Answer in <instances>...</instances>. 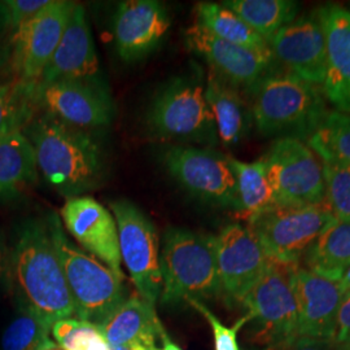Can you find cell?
I'll return each instance as SVG.
<instances>
[{
  "label": "cell",
  "instance_id": "30bf717a",
  "mask_svg": "<svg viewBox=\"0 0 350 350\" xmlns=\"http://www.w3.org/2000/svg\"><path fill=\"white\" fill-rule=\"evenodd\" d=\"M295 266L271 261L241 302L248 319L257 325V340L270 350L297 340V302L292 287Z\"/></svg>",
  "mask_w": 350,
  "mask_h": 350
},
{
  "label": "cell",
  "instance_id": "44dd1931",
  "mask_svg": "<svg viewBox=\"0 0 350 350\" xmlns=\"http://www.w3.org/2000/svg\"><path fill=\"white\" fill-rule=\"evenodd\" d=\"M325 38L322 91L338 112L350 113V11L335 4L318 8Z\"/></svg>",
  "mask_w": 350,
  "mask_h": 350
},
{
  "label": "cell",
  "instance_id": "d4e9b609",
  "mask_svg": "<svg viewBox=\"0 0 350 350\" xmlns=\"http://www.w3.org/2000/svg\"><path fill=\"white\" fill-rule=\"evenodd\" d=\"M228 161L237 176L238 214L243 219L250 221V218L278 206L263 157L252 163H244L228 156Z\"/></svg>",
  "mask_w": 350,
  "mask_h": 350
},
{
  "label": "cell",
  "instance_id": "4316f807",
  "mask_svg": "<svg viewBox=\"0 0 350 350\" xmlns=\"http://www.w3.org/2000/svg\"><path fill=\"white\" fill-rule=\"evenodd\" d=\"M195 14L198 24L222 40L248 50H270L262 37L222 3L200 1L195 7Z\"/></svg>",
  "mask_w": 350,
  "mask_h": 350
},
{
  "label": "cell",
  "instance_id": "cb8c5ba5",
  "mask_svg": "<svg viewBox=\"0 0 350 350\" xmlns=\"http://www.w3.org/2000/svg\"><path fill=\"white\" fill-rule=\"evenodd\" d=\"M36 153L24 131L0 138V202L16 200L38 179Z\"/></svg>",
  "mask_w": 350,
  "mask_h": 350
},
{
  "label": "cell",
  "instance_id": "5b68a950",
  "mask_svg": "<svg viewBox=\"0 0 350 350\" xmlns=\"http://www.w3.org/2000/svg\"><path fill=\"white\" fill-rule=\"evenodd\" d=\"M160 265L163 289L159 300L163 305L221 296L212 235L169 227L163 234Z\"/></svg>",
  "mask_w": 350,
  "mask_h": 350
},
{
  "label": "cell",
  "instance_id": "4fadbf2b",
  "mask_svg": "<svg viewBox=\"0 0 350 350\" xmlns=\"http://www.w3.org/2000/svg\"><path fill=\"white\" fill-rule=\"evenodd\" d=\"M34 96L39 112L49 113L68 125L88 131L109 125L114 116L111 94L101 79L37 83Z\"/></svg>",
  "mask_w": 350,
  "mask_h": 350
},
{
  "label": "cell",
  "instance_id": "ba28073f",
  "mask_svg": "<svg viewBox=\"0 0 350 350\" xmlns=\"http://www.w3.org/2000/svg\"><path fill=\"white\" fill-rule=\"evenodd\" d=\"M161 161L169 175L189 195L238 213L237 176L228 156L212 148L174 144L163 150Z\"/></svg>",
  "mask_w": 350,
  "mask_h": 350
},
{
  "label": "cell",
  "instance_id": "8d00e7d4",
  "mask_svg": "<svg viewBox=\"0 0 350 350\" xmlns=\"http://www.w3.org/2000/svg\"><path fill=\"white\" fill-rule=\"evenodd\" d=\"M11 289V250L0 235V295Z\"/></svg>",
  "mask_w": 350,
  "mask_h": 350
},
{
  "label": "cell",
  "instance_id": "7c38bea8",
  "mask_svg": "<svg viewBox=\"0 0 350 350\" xmlns=\"http://www.w3.org/2000/svg\"><path fill=\"white\" fill-rule=\"evenodd\" d=\"M75 4L68 0H50L13 33L8 59L16 81L37 85L60 43Z\"/></svg>",
  "mask_w": 350,
  "mask_h": 350
},
{
  "label": "cell",
  "instance_id": "f35d334b",
  "mask_svg": "<svg viewBox=\"0 0 350 350\" xmlns=\"http://www.w3.org/2000/svg\"><path fill=\"white\" fill-rule=\"evenodd\" d=\"M11 31L8 30V27L5 25V21L1 16L0 12V59H1V43H3V39H7L8 42H11Z\"/></svg>",
  "mask_w": 350,
  "mask_h": 350
},
{
  "label": "cell",
  "instance_id": "83f0119b",
  "mask_svg": "<svg viewBox=\"0 0 350 350\" xmlns=\"http://www.w3.org/2000/svg\"><path fill=\"white\" fill-rule=\"evenodd\" d=\"M222 4L238 14L267 44L276 33L297 18L300 4L293 0H226Z\"/></svg>",
  "mask_w": 350,
  "mask_h": 350
},
{
  "label": "cell",
  "instance_id": "60d3db41",
  "mask_svg": "<svg viewBox=\"0 0 350 350\" xmlns=\"http://www.w3.org/2000/svg\"><path fill=\"white\" fill-rule=\"evenodd\" d=\"M161 341H163V348L160 349V348H157L156 350H183L182 348H179L175 342L172 341V338L167 336V334L165 332L163 335V338H161Z\"/></svg>",
  "mask_w": 350,
  "mask_h": 350
},
{
  "label": "cell",
  "instance_id": "b9f144b4",
  "mask_svg": "<svg viewBox=\"0 0 350 350\" xmlns=\"http://www.w3.org/2000/svg\"><path fill=\"white\" fill-rule=\"evenodd\" d=\"M340 284H341V287H342L345 293H350V266L341 276Z\"/></svg>",
  "mask_w": 350,
  "mask_h": 350
},
{
  "label": "cell",
  "instance_id": "7402d4cb",
  "mask_svg": "<svg viewBox=\"0 0 350 350\" xmlns=\"http://www.w3.org/2000/svg\"><path fill=\"white\" fill-rule=\"evenodd\" d=\"M205 98L214 116L218 139L225 147H235L248 138L254 124L250 100L241 90L209 70Z\"/></svg>",
  "mask_w": 350,
  "mask_h": 350
},
{
  "label": "cell",
  "instance_id": "f1b7e54d",
  "mask_svg": "<svg viewBox=\"0 0 350 350\" xmlns=\"http://www.w3.org/2000/svg\"><path fill=\"white\" fill-rule=\"evenodd\" d=\"M34 88L18 81L0 83V138L23 131L39 112Z\"/></svg>",
  "mask_w": 350,
  "mask_h": 350
},
{
  "label": "cell",
  "instance_id": "ab89813d",
  "mask_svg": "<svg viewBox=\"0 0 350 350\" xmlns=\"http://www.w3.org/2000/svg\"><path fill=\"white\" fill-rule=\"evenodd\" d=\"M109 349L111 350H156L150 349L142 344H124V345H109Z\"/></svg>",
  "mask_w": 350,
  "mask_h": 350
},
{
  "label": "cell",
  "instance_id": "3957f363",
  "mask_svg": "<svg viewBox=\"0 0 350 350\" xmlns=\"http://www.w3.org/2000/svg\"><path fill=\"white\" fill-rule=\"evenodd\" d=\"M253 124L267 138L308 142L327 114L322 88L286 70H273L250 92Z\"/></svg>",
  "mask_w": 350,
  "mask_h": 350
},
{
  "label": "cell",
  "instance_id": "603a6c76",
  "mask_svg": "<svg viewBox=\"0 0 350 350\" xmlns=\"http://www.w3.org/2000/svg\"><path fill=\"white\" fill-rule=\"evenodd\" d=\"M98 327L109 345L142 344L150 349L157 348V340L166 332L154 305L139 295L127 297Z\"/></svg>",
  "mask_w": 350,
  "mask_h": 350
},
{
  "label": "cell",
  "instance_id": "d6986e66",
  "mask_svg": "<svg viewBox=\"0 0 350 350\" xmlns=\"http://www.w3.org/2000/svg\"><path fill=\"white\" fill-rule=\"evenodd\" d=\"M170 17L157 0L122 1L113 20L114 47L125 63H137L156 50L170 29Z\"/></svg>",
  "mask_w": 350,
  "mask_h": 350
},
{
  "label": "cell",
  "instance_id": "f546056e",
  "mask_svg": "<svg viewBox=\"0 0 350 350\" xmlns=\"http://www.w3.org/2000/svg\"><path fill=\"white\" fill-rule=\"evenodd\" d=\"M306 143L321 161L350 165V113L331 111Z\"/></svg>",
  "mask_w": 350,
  "mask_h": 350
},
{
  "label": "cell",
  "instance_id": "e0dca14e",
  "mask_svg": "<svg viewBox=\"0 0 350 350\" xmlns=\"http://www.w3.org/2000/svg\"><path fill=\"white\" fill-rule=\"evenodd\" d=\"M269 49L286 72L322 88L325 77V38L317 11L282 27L269 40Z\"/></svg>",
  "mask_w": 350,
  "mask_h": 350
},
{
  "label": "cell",
  "instance_id": "9c48e42d",
  "mask_svg": "<svg viewBox=\"0 0 350 350\" xmlns=\"http://www.w3.org/2000/svg\"><path fill=\"white\" fill-rule=\"evenodd\" d=\"M109 209L117 224L122 263L130 273L131 282L140 297L156 305L163 289L157 228L133 201H111Z\"/></svg>",
  "mask_w": 350,
  "mask_h": 350
},
{
  "label": "cell",
  "instance_id": "277c9868",
  "mask_svg": "<svg viewBox=\"0 0 350 350\" xmlns=\"http://www.w3.org/2000/svg\"><path fill=\"white\" fill-rule=\"evenodd\" d=\"M46 222L72 296L75 315L81 321L101 325L127 299L124 279L73 244L57 213L51 212Z\"/></svg>",
  "mask_w": 350,
  "mask_h": 350
},
{
  "label": "cell",
  "instance_id": "5bb4252c",
  "mask_svg": "<svg viewBox=\"0 0 350 350\" xmlns=\"http://www.w3.org/2000/svg\"><path fill=\"white\" fill-rule=\"evenodd\" d=\"M221 296L241 304L261 279L271 260L247 226L232 224L214 237Z\"/></svg>",
  "mask_w": 350,
  "mask_h": 350
},
{
  "label": "cell",
  "instance_id": "9a60e30c",
  "mask_svg": "<svg viewBox=\"0 0 350 350\" xmlns=\"http://www.w3.org/2000/svg\"><path fill=\"white\" fill-rule=\"evenodd\" d=\"M188 50L199 55L209 70L243 92H250L265 75L275 70L271 51H253L213 36L196 21L185 31Z\"/></svg>",
  "mask_w": 350,
  "mask_h": 350
},
{
  "label": "cell",
  "instance_id": "4dcf8cb0",
  "mask_svg": "<svg viewBox=\"0 0 350 350\" xmlns=\"http://www.w3.org/2000/svg\"><path fill=\"white\" fill-rule=\"evenodd\" d=\"M51 325L37 314L18 308V313L3 332L1 350H44L55 345Z\"/></svg>",
  "mask_w": 350,
  "mask_h": 350
},
{
  "label": "cell",
  "instance_id": "484cf974",
  "mask_svg": "<svg viewBox=\"0 0 350 350\" xmlns=\"http://www.w3.org/2000/svg\"><path fill=\"white\" fill-rule=\"evenodd\" d=\"M302 261L305 269L340 282L350 266V221H336L329 226Z\"/></svg>",
  "mask_w": 350,
  "mask_h": 350
},
{
  "label": "cell",
  "instance_id": "6da1fadb",
  "mask_svg": "<svg viewBox=\"0 0 350 350\" xmlns=\"http://www.w3.org/2000/svg\"><path fill=\"white\" fill-rule=\"evenodd\" d=\"M23 131L33 146L38 172L57 193L70 199L100 186L105 156L91 131L44 112L36 114Z\"/></svg>",
  "mask_w": 350,
  "mask_h": 350
},
{
  "label": "cell",
  "instance_id": "836d02e7",
  "mask_svg": "<svg viewBox=\"0 0 350 350\" xmlns=\"http://www.w3.org/2000/svg\"><path fill=\"white\" fill-rule=\"evenodd\" d=\"M188 304L195 308L204 318L209 322L214 335V347L215 350H240L238 342V332L243 325L250 322L248 317H243L232 327H226L214 314L201 302V301L189 300Z\"/></svg>",
  "mask_w": 350,
  "mask_h": 350
},
{
  "label": "cell",
  "instance_id": "7a4b0ae2",
  "mask_svg": "<svg viewBox=\"0 0 350 350\" xmlns=\"http://www.w3.org/2000/svg\"><path fill=\"white\" fill-rule=\"evenodd\" d=\"M11 289L18 308L37 314L51 327L75 315L46 219H27L18 227L11 250Z\"/></svg>",
  "mask_w": 350,
  "mask_h": 350
},
{
  "label": "cell",
  "instance_id": "d6a6232c",
  "mask_svg": "<svg viewBox=\"0 0 350 350\" xmlns=\"http://www.w3.org/2000/svg\"><path fill=\"white\" fill-rule=\"evenodd\" d=\"M51 334L63 350H88L96 338L103 336L98 325L73 318L55 322L51 327Z\"/></svg>",
  "mask_w": 350,
  "mask_h": 350
},
{
  "label": "cell",
  "instance_id": "e575fe53",
  "mask_svg": "<svg viewBox=\"0 0 350 350\" xmlns=\"http://www.w3.org/2000/svg\"><path fill=\"white\" fill-rule=\"evenodd\" d=\"M50 0H5L0 1V12L8 30L13 33L29 18L42 11Z\"/></svg>",
  "mask_w": 350,
  "mask_h": 350
},
{
  "label": "cell",
  "instance_id": "2e32d148",
  "mask_svg": "<svg viewBox=\"0 0 350 350\" xmlns=\"http://www.w3.org/2000/svg\"><path fill=\"white\" fill-rule=\"evenodd\" d=\"M60 219L83 250L100 260L120 279H125L118 230L111 211L88 195L77 196L64 202Z\"/></svg>",
  "mask_w": 350,
  "mask_h": 350
},
{
  "label": "cell",
  "instance_id": "ffe728a7",
  "mask_svg": "<svg viewBox=\"0 0 350 350\" xmlns=\"http://www.w3.org/2000/svg\"><path fill=\"white\" fill-rule=\"evenodd\" d=\"M99 59L83 5L75 3L63 37L38 83L64 79L99 81Z\"/></svg>",
  "mask_w": 350,
  "mask_h": 350
},
{
  "label": "cell",
  "instance_id": "74e56055",
  "mask_svg": "<svg viewBox=\"0 0 350 350\" xmlns=\"http://www.w3.org/2000/svg\"><path fill=\"white\" fill-rule=\"evenodd\" d=\"M279 350H336V348L332 341L297 338L289 345H286Z\"/></svg>",
  "mask_w": 350,
  "mask_h": 350
},
{
  "label": "cell",
  "instance_id": "52a82bcc",
  "mask_svg": "<svg viewBox=\"0 0 350 350\" xmlns=\"http://www.w3.org/2000/svg\"><path fill=\"white\" fill-rule=\"evenodd\" d=\"M338 219L323 204L275 206L250 221L247 227L274 262L299 265L315 240Z\"/></svg>",
  "mask_w": 350,
  "mask_h": 350
},
{
  "label": "cell",
  "instance_id": "8992f818",
  "mask_svg": "<svg viewBox=\"0 0 350 350\" xmlns=\"http://www.w3.org/2000/svg\"><path fill=\"white\" fill-rule=\"evenodd\" d=\"M144 120L153 138L202 148L219 142L200 75H182L165 83L152 98Z\"/></svg>",
  "mask_w": 350,
  "mask_h": 350
},
{
  "label": "cell",
  "instance_id": "7bdbcfd3",
  "mask_svg": "<svg viewBox=\"0 0 350 350\" xmlns=\"http://www.w3.org/2000/svg\"><path fill=\"white\" fill-rule=\"evenodd\" d=\"M349 5H350V4H349ZM349 11H350V10H349Z\"/></svg>",
  "mask_w": 350,
  "mask_h": 350
},
{
  "label": "cell",
  "instance_id": "ac0fdd59",
  "mask_svg": "<svg viewBox=\"0 0 350 350\" xmlns=\"http://www.w3.org/2000/svg\"><path fill=\"white\" fill-rule=\"evenodd\" d=\"M292 287L297 302V338L332 341L345 292L340 282L295 266Z\"/></svg>",
  "mask_w": 350,
  "mask_h": 350
},
{
  "label": "cell",
  "instance_id": "8fae6325",
  "mask_svg": "<svg viewBox=\"0 0 350 350\" xmlns=\"http://www.w3.org/2000/svg\"><path fill=\"white\" fill-rule=\"evenodd\" d=\"M263 159L278 206H309L325 202L322 161L306 142L275 139Z\"/></svg>",
  "mask_w": 350,
  "mask_h": 350
},
{
  "label": "cell",
  "instance_id": "1f68e13d",
  "mask_svg": "<svg viewBox=\"0 0 350 350\" xmlns=\"http://www.w3.org/2000/svg\"><path fill=\"white\" fill-rule=\"evenodd\" d=\"M325 202L338 221H350V165L325 160Z\"/></svg>",
  "mask_w": 350,
  "mask_h": 350
},
{
  "label": "cell",
  "instance_id": "d590c367",
  "mask_svg": "<svg viewBox=\"0 0 350 350\" xmlns=\"http://www.w3.org/2000/svg\"><path fill=\"white\" fill-rule=\"evenodd\" d=\"M332 342L336 350H350V293H345L341 302Z\"/></svg>",
  "mask_w": 350,
  "mask_h": 350
}]
</instances>
